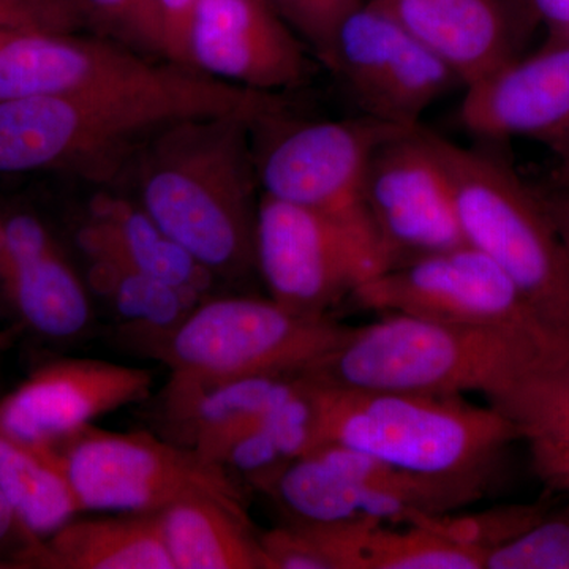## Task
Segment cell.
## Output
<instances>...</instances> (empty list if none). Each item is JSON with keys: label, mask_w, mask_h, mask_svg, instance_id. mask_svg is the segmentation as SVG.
I'll list each match as a JSON object with an SVG mask.
<instances>
[{"label": "cell", "mask_w": 569, "mask_h": 569, "mask_svg": "<svg viewBox=\"0 0 569 569\" xmlns=\"http://www.w3.org/2000/svg\"><path fill=\"white\" fill-rule=\"evenodd\" d=\"M263 118L208 114L167 123L134 153L119 183L164 233L217 280L257 272L260 182L253 126Z\"/></svg>", "instance_id": "obj_1"}, {"label": "cell", "mask_w": 569, "mask_h": 569, "mask_svg": "<svg viewBox=\"0 0 569 569\" xmlns=\"http://www.w3.org/2000/svg\"><path fill=\"white\" fill-rule=\"evenodd\" d=\"M284 104L279 93L231 84L201 93L0 100V176L61 174L116 187L138 149L167 123L233 112L264 118Z\"/></svg>", "instance_id": "obj_2"}, {"label": "cell", "mask_w": 569, "mask_h": 569, "mask_svg": "<svg viewBox=\"0 0 569 569\" xmlns=\"http://www.w3.org/2000/svg\"><path fill=\"white\" fill-rule=\"evenodd\" d=\"M351 328L305 376L353 391L466 396L490 400L530 370L569 350L568 343L512 329L466 326L381 313Z\"/></svg>", "instance_id": "obj_3"}, {"label": "cell", "mask_w": 569, "mask_h": 569, "mask_svg": "<svg viewBox=\"0 0 569 569\" xmlns=\"http://www.w3.org/2000/svg\"><path fill=\"white\" fill-rule=\"evenodd\" d=\"M312 381L323 443L358 449L421 477L489 481L503 449L520 440L501 411L463 396L353 391Z\"/></svg>", "instance_id": "obj_4"}, {"label": "cell", "mask_w": 569, "mask_h": 569, "mask_svg": "<svg viewBox=\"0 0 569 569\" xmlns=\"http://www.w3.org/2000/svg\"><path fill=\"white\" fill-rule=\"evenodd\" d=\"M430 138L451 179L467 244L489 257L569 342V254L538 189L493 152Z\"/></svg>", "instance_id": "obj_5"}, {"label": "cell", "mask_w": 569, "mask_h": 569, "mask_svg": "<svg viewBox=\"0 0 569 569\" xmlns=\"http://www.w3.org/2000/svg\"><path fill=\"white\" fill-rule=\"evenodd\" d=\"M348 326L307 316L274 299L209 296L171 335L152 343L171 381L305 376L331 353Z\"/></svg>", "instance_id": "obj_6"}, {"label": "cell", "mask_w": 569, "mask_h": 569, "mask_svg": "<svg viewBox=\"0 0 569 569\" xmlns=\"http://www.w3.org/2000/svg\"><path fill=\"white\" fill-rule=\"evenodd\" d=\"M400 129L377 119L293 121L283 110L253 126L261 193L301 206L355 234L387 269L366 204V179L378 146Z\"/></svg>", "instance_id": "obj_7"}, {"label": "cell", "mask_w": 569, "mask_h": 569, "mask_svg": "<svg viewBox=\"0 0 569 569\" xmlns=\"http://www.w3.org/2000/svg\"><path fill=\"white\" fill-rule=\"evenodd\" d=\"M488 486L481 479L421 477L358 449L323 443L258 490L295 522L376 520L400 526L417 516L459 511L485 496Z\"/></svg>", "instance_id": "obj_8"}, {"label": "cell", "mask_w": 569, "mask_h": 569, "mask_svg": "<svg viewBox=\"0 0 569 569\" xmlns=\"http://www.w3.org/2000/svg\"><path fill=\"white\" fill-rule=\"evenodd\" d=\"M58 448L82 512L159 515L190 497L247 509L234 475L167 437L91 426Z\"/></svg>", "instance_id": "obj_9"}, {"label": "cell", "mask_w": 569, "mask_h": 569, "mask_svg": "<svg viewBox=\"0 0 569 569\" xmlns=\"http://www.w3.org/2000/svg\"><path fill=\"white\" fill-rule=\"evenodd\" d=\"M351 301L378 313L512 329L569 346L545 325L515 282L467 242L378 272L356 288Z\"/></svg>", "instance_id": "obj_10"}, {"label": "cell", "mask_w": 569, "mask_h": 569, "mask_svg": "<svg viewBox=\"0 0 569 569\" xmlns=\"http://www.w3.org/2000/svg\"><path fill=\"white\" fill-rule=\"evenodd\" d=\"M222 84L116 40L80 33H29L0 41V100L201 93Z\"/></svg>", "instance_id": "obj_11"}, {"label": "cell", "mask_w": 569, "mask_h": 569, "mask_svg": "<svg viewBox=\"0 0 569 569\" xmlns=\"http://www.w3.org/2000/svg\"><path fill=\"white\" fill-rule=\"evenodd\" d=\"M254 264L269 298L318 317H329L383 271L376 254L339 223L266 193L258 201Z\"/></svg>", "instance_id": "obj_12"}, {"label": "cell", "mask_w": 569, "mask_h": 569, "mask_svg": "<svg viewBox=\"0 0 569 569\" xmlns=\"http://www.w3.org/2000/svg\"><path fill=\"white\" fill-rule=\"evenodd\" d=\"M323 66L362 114L397 127H418L422 114L460 84L376 0L351 11L339 26Z\"/></svg>", "instance_id": "obj_13"}, {"label": "cell", "mask_w": 569, "mask_h": 569, "mask_svg": "<svg viewBox=\"0 0 569 569\" xmlns=\"http://www.w3.org/2000/svg\"><path fill=\"white\" fill-rule=\"evenodd\" d=\"M366 204L387 269L466 244L451 179L421 126L397 130L378 146Z\"/></svg>", "instance_id": "obj_14"}, {"label": "cell", "mask_w": 569, "mask_h": 569, "mask_svg": "<svg viewBox=\"0 0 569 569\" xmlns=\"http://www.w3.org/2000/svg\"><path fill=\"white\" fill-rule=\"evenodd\" d=\"M309 54L268 0H197L187 61L212 80L282 96L309 80Z\"/></svg>", "instance_id": "obj_15"}, {"label": "cell", "mask_w": 569, "mask_h": 569, "mask_svg": "<svg viewBox=\"0 0 569 569\" xmlns=\"http://www.w3.org/2000/svg\"><path fill=\"white\" fill-rule=\"evenodd\" d=\"M153 383L144 367L61 359L41 367L0 402V433L58 448L104 415L148 399Z\"/></svg>", "instance_id": "obj_16"}, {"label": "cell", "mask_w": 569, "mask_h": 569, "mask_svg": "<svg viewBox=\"0 0 569 569\" xmlns=\"http://www.w3.org/2000/svg\"><path fill=\"white\" fill-rule=\"evenodd\" d=\"M459 121L481 140L529 138L563 157L569 152V36H550L529 56L520 54L467 86Z\"/></svg>", "instance_id": "obj_17"}, {"label": "cell", "mask_w": 569, "mask_h": 569, "mask_svg": "<svg viewBox=\"0 0 569 569\" xmlns=\"http://www.w3.org/2000/svg\"><path fill=\"white\" fill-rule=\"evenodd\" d=\"M460 84L471 86L522 54L537 18L523 0H376Z\"/></svg>", "instance_id": "obj_18"}, {"label": "cell", "mask_w": 569, "mask_h": 569, "mask_svg": "<svg viewBox=\"0 0 569 569\" xmlns=\"http://www.w3.org/2000/svg\"><path fill=\"white\" fill-rule=\"evenodd\" d=\"M301 378L261 376L208 383L168 380L163 395L167 438L222 466L231 445L291 395Z\"/></svg>", "instance_id": "obj_19"}, {"label": "cell", "mask_w": 569, "mask_h": 569, "mask_svg": "<svg viewBox=\"0 0 569 569\" xmlns=\"http://www.w3.org/2000/svg\"><path fill=\"white\" fill-rule=\"evenodd\" d=\"M73 236L78 252L110 254L201 301L212 296L217 277L164 233L132 194L112 187L100 190L89 200Z\"/></svg>", "instance_id": "obj_20"}, {"label": "cell", "mask_w": 569, "mask_h": 569, "mask_svg": "<svg viewBox=\"0 0 569 569\" xmlns=\"http://www.w3.org/2000/svg\"><path fill=\"white\" fill-rule=\"evenodd\" d=\"M32 560L61 569H174L157 515L73 519L33 542Z\"/></svg>", "instance_id": "obj_21"}, {"label": "cell", "mask_w": 569, "mask_h": 569, "mask_svg": "<svg viewBox=\"0 0 569 569\" xmlns=\"http://www.w3.org/2000/svg\"><path fill=\"white\" fill-rule=\"evenodd\" d=\"M174 569H268L247 509L190 497L157 515Z\"/></svg>", "instance_id": "obj_22"}, {"label": "cell", "mask_w": 569, "mask_h": 569, "mask_svg": "<svg viewBox=\"0 0 569 569\" xmlns=\"http://www.w3.org/2000/svg\"><path fill=\"white\" fill-rule=\"evenodd\" d=\"M0 489L33 542L81 515L59 448L0 433Z\"/></svg>", "instance_id": "obj_23"}, {"label": "cell", "mask_w": 569, "mask_h": 569, "mask_svg": "<svg viewBox=\"0 0 569 569\" xmlns=\"http://www.w3.org/2000/svg\"><path fill=\"white\" fill-rule=\"evenodd\" d=\"M323 443L316 383L302 376L298 388L238 438L222 466L260 489L284 466Z\"/></svg>", "instance_id": "obj_24"}, {"label": "cell", "mask_w": 569, "mask_h": 569, "mask_svg": "<svg viewBox=\"0 0 569 569\" xmlns=\"http://www.w3.org/2000/svg\"><path fill=\"white\" fill-rule=\"evenodd\" d=\"M84 261V280L130 331L148 347L174 331L201 299L146 274L118 258L99 252H78Z\"/></svg>", "instance_id": "obj_25"}, {"label": "cell", "mask_w": 569, "mask_h": 569, "mask_svg": "<svg viewBox=\"0 0 569 569\" xmlns=\"http://www.w3.org/2000/svg\"><path fill=\"white\" fill-rule=\"evenodd\" d=\"M520 433V440L569 437V350L530 370L488 400Z\"/></svg>", "instance_id": "obj_26"}, {"label": "cell", "mask_w": 569, "mask_h": 569, "mask_svg": "<svg viewBox=\"0 0 569 569\" xmlns=\"http://www.w3.org/2000/svg\"><path fill=\"white\" fill-rule=\"evenodd\" d=\"M366 569H485V557L425 523H380L367 541Z\"/></svg>", "instance_id": "obj_27"}, {"label": "cell", "mask_w": 569, "mask_h": 569, "mask_svg": "<svg viewBox=\"0 0 569 569\" xmlns=\"http://www.w3.org/2000/svg\"><path fill=\"white\" fill-rule=\"evenodd\" d=\"M66 252L43 217L29 206L0 200V296L6 301L39 264Z\"/></svg>", "instance_id": "obj_28"}, {"label": "cell", "mask_w": 569, "mask_h": 569, "mask_svg": "<svg viewBox=\"0 0 569 569\" xmlns=\"http://www.w3.org/2000/svg\"><path fill=\"white\" fill-rule=\"evenodd\" d=\"M550 511L546 503L503 505L481 512H448V515L417 516L410 522L425 523L456 545L486 557L490 550L508 545L531 529ZM408 523V522H407Z\"/></svg>", "instance_id": "obj_29"}, {"label": "cell", "mask_w": 569, "mask_h": 569, "mask_svg": "<svg viewBox=\"0 0 569 569\" xmlns=\"http://www.w3.org/2000/svg\"><path fill=\"white\" fill-rule=\"evenodd\" d=\"M92 28L116 41L168 61L159 0H80Z\"/></svg>", "instance_id": "obj_30"}, {"label": "cell", "mask_w": 569, "mask_h": 569, "mask_svg": "<svg viewBox=\"0 0 569 569\" xmlns=\"http://www.w3.org/2000/svg\"><path fill=\"white\" fill-rule=\"evenodd\" d=\"M485 569H569V503L486 553Z\"/></svg>", "instance_id": "obj_31"}, {"label": "cell", "mask_w": 569, "mask_h": 569, "mask_svg": "<svg viewBox=\"0 0 569 569\" xmlns=\"http://www.w3.org/2000/svg\"><path fill=\"white\" fill-rule=\"evenodd\" d=\"M92 28L80 0H0V41L29 33H78Z\"/></svg>", "instance_id": "obj_32"}, {"label": "cell", "mask_w": 569, "mask_h": 569, "mask_svg": "<svg viewBox=\"0 0 569 569\" xmlns=\"http://www.w3.org/2000/svg\"><path fill=\"white\" fill-rule=\"evenodd\" d=\"M310 52L325 62L339 26L369 0H268Z\"/></svg>", "instance_id": "obj_33"}, {"label": "cell", "mask_w": 569, "mask_h": 569, "mask_svg": "<svg viewBox=\"0 0 569 569\" xmlns=\"http://www.w3.org/2000/svg\"><path fill=\"white\" fill-rule=\"evenodd\" d=\"M526 443L537 477L569 497V437L530 438Z\"/></svg>", "instance_id": "obj_34"}, {"label": "cell", "mask_w": 569, "mask_h": 569, "mask_svg": "<svg viewBox=\"0 0 569 569\" xmlns=\"http://www.w3.org/2000/svg\"><path fill=\"white\" fill-rule=\"evenodd\" d=\"M164 29V54L176 66L187 67V36L197 0H159Z\"/></svg>", "instance_id": "obj_35"}, {"label": "cell", "mask_w": 569, "mask_h": 569, "mask_svg": "<svg viewBox=\"0 0 569 569\" xmlns=\"http://www.w3.org/2000/svg\"><path fill=\"white\" fill-rule=\"evenodd\" d=\"M538 192L569 254V182H552L546 189H538Z\"/></svg>", "instance_id": "obj_36"}, {"label": "cell", "mask_w": 569, "mask_h": 569, "mask_svg": "<svg viewBox=\"0 0 569 569\" xmlns=\"http://www.w3.org/2000/svg\"><path fill=\"white\" fill-rule=\"evenodd\" d=\"M538 22L548 26L550 36H569V0H523Z\"/></svg>", "instance_id": "obj_37"}, {"label": "cell", "mask_w": 569, "mask_h": 569, "mask_svg": "<svg viewBox=\"0 0 569 569\" xmlns=\"http://www.w3.org/2000/svg\"><path fill=\"white\" fill-rule=\"evenodd\" d=\"M18 530L24 533V530L21 529L20 520H18L13 508H11L10 501L7 500L2 489H0V542L7 541Z\"/></svg>", "instance_id": "obj_38"}, {"label": "cell", "mask_w": 569, "mask_h": 569, "mask_svg": "<svg viewBox=\"0 0 569 569\" xmlns=\"http://www.w3.org/2000/svg\"><path fill=\"white\" fill-rule=\"evenodd\" d=\"M561 163L559 170H557L556 178L552 182L567 183L569 182V152L560 157Z\"/></svg>", "instance_id": "obj_39"}, {"label": "cell", "mask_w": 569, "mask_h": 569, "mask_svg": "<svg viewBox=\"0 0 569 569\" xmlns=\"http://www.w3.org/2000/svg\"><path fill=\"white\" fill-rule=\"evenodd\" d=\"M9 332H0V348L3 347V343L7 342V339H9Z\"/></svg>", "instance_id": "obj_40"}]
</instances>
